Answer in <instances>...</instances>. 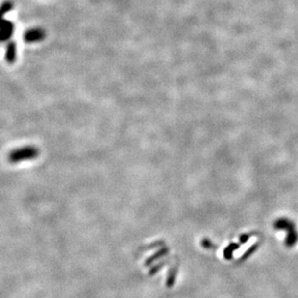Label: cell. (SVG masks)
<instances>
[{
    "label": "cell",
    "mask_w": 298,
    "mask_h": 298,
    "mask_svg": "<svg viewBox=\"0 0 298 298\" xmlns=\"http://www.w3.org/2000/svg\"><path fill=\"white\" fill-rule=\"evenodd\" d=\"M15 31V25L13 22L4 20L0 25V43L8 42L13 36Z\"/></svg>",
    "instance_id": "cell-3"
},
{
    "label": "cell",
    "mask_w": 298,
    "mask_h": 298,
    "mask_svg": "<svg viewBox=\"0 0 298 298\" xmlns=\"http://www.w3.org/2000/svg\"><path fill=\"white\" fill-rule=\"evenodd\" d=\"M14 9V3L10 0L4 1L0 5V25L5 20V16Z\"/></svg>",
    "instance_id": "cell-5"
},
{
    "label": "cell",
    "mask_w": 298,
    "mask_h": 298,
    "mask_svg": "<svg viewBox=\"0 0 298 298\" xmlns=\"http://www.w3.org/2000/svg\"><path fill=\"white\" fill-rule=\"evenodd\" d=\"M5 59L10 64L14 63L17 59V44L14 41H9L6 46Z\"/></svg>",
    "instance_id": "cell-4"
},
{
    "label": "cell",
    "mask_w": 298,
    "mask_h": 298,
    "mask_svg": "<svg viewBox=\"0 0 298 298\" xmlns=\"http://www.w3.org/2000/svg\"><path fill=\"white\" fill-rule=\"evenodd\" d=\"M39 149L33 146H25L12 150L8 154V161L12 164H17L25 161L34 160L39 156Z\"/></svg>",
    "instance_id": "cell-1"
},
{
    "label": "cell",
    "mask_w": 298,
    "mask_h": 298,
    "mask_svg": "<svg viewBox=\"0 0 298 298\" xmlns=\"http://www.w3.org/2000/svg\"><path fill=\"white\" fill-rule=\"evenodd\" d=\"M46 37V31L43 28L40 27H34V28H30L28 30H26L24 33L23 39L25 42L26 43H38L43 41Z\"/></svg>",
    "instance_id": "cell-2"
}]
</instances>
